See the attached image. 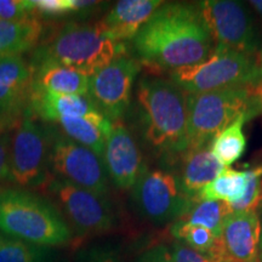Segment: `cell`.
Here are the masks:
<instances>
[{
    "instance_id": "6da1fadb",
    "label": "cell",
    "mask_w": 262,
    "mask_h": 262,
    "mask_svg": "<svg viewBox=\"0 0 262 262\" xmlns=\"http://www.w3.org/2000/svg\"><path fill=\"white\" fill-rule=\"evenodd\" d=\"M137 60L152 71L170 72L206 60L214 40L198 6L163 4L133 39Z\"/></svg>"
},
{
    "instance_id": "7a4b0ae2",
    "label": "cell",
    "mask_w": 262,
    "mask_h": 262,
    "mask_svg": "<svg viewBox=\"0 0 262 262\" xmlns=\"http://www.w3.org/2000/svg\"><path fill=\"white\" fill-rule=\"evenodd\" d=\"M136 101L143 139L162 155L180 156L189 148L186 93L171 80L142 77Z\"/></svg>"
},
{
    "instance_id": "3957f363",
    "label": "cell",
    "mask_w": 262,
    "mask_h": 262,
    "mask_svg": "<svg viewBox=\"0 0 262 262\" xmlns=\"http://www.w3.org/2000/svg\"><path fill=\"white\" fill-rule=\"evenodd\" d=\"M0 233L48 248L73 239V231L56 206L25 189L0 191Z\"/></svg>"
},
{
    "instance_id": "277c9868",
    "label": "cell",
    "mask_w": 262,
    "mask_h": 262,
    "mask_svg": "<svg viewBox=\"0 0 262 262\" xmlns=\"http://www.w3.org/2000/svg\"><path fill=\"white\" fill-rule=\"evenodd\" d=\"M125 54V42L112 40L100 22L94 25L70 22L62 26L49 41L35 49L32 60L54 61L93 77Z\"/></svg>"
},
{
    "instance_id": "5b68a950",
    "label": "cell",
    "mask_w": 262,
    "mask_h": 262,
    "mask_svg": "<svg viewBox=\"0 0 262 262\" xmlns=\"http://www.w3.org/2000/svg\"><path fill=\"white\" fill-rule=\"evenodd\" d=\"M189 148L210 146L211 140L242 114L262 112V83L201 94H186Z\"/></svg>"
},
{
    "instance_id": "8992f818",
    "label": "cell",
    "mask_w": 262,
    "mask_h": 262,
    "mask_svg": "<svg viewBox=\"0 0 262 262\" xmlns=\"http://www.w3.org/2000/svg\"><path fill=\"white\" fill-rule=\"evenodd\" d=\"M54 127L28 110L12 130L9 182L19 188L41 187L51 178L50 150Z\"/></svg>"
},
{
    "instance_id": "52a82bcc",
    "label": "cell",
    "mask_w": 262,
    "mask_h": 262,
    "mask_svg": "<svg viewBox=\"0 0 262 262\" xmlns=\"http://www.w3.org/2000/svg\"><path fill=\"white\" fill-rule=\"evenodd\" d=\"M170 80L186 94L261 83L257 66L251 56L219 47L201 63L170 72Z\"/></svg>"
},
{
    "instance_id": "ba28073f",
    "label": "cell",
    "mask_w": 262,
    "mask_h": 262,
    "mask_svg": "<svg viewBox=\"0 0 262 262\" xmlns=\"http://www.w3.org/2000/svg\"><path fill=\"white\" fill-rule=\"evenodd\" d=\"M42 188L63 211L71 229L80 238L101 235L116 226V212L107 195L97 194L73 183L51 176Z\"/></svg>"
},
{
    "instance_id": "9c48e42d",
    "label": "cell",
    "mask_w": 262,
    "mask_h": 262,
    "mask_svg": "<svg viewBox=\"0 0 262 262\" xmlns=\"http://www.w3.org/2000/svg\"><path fill=\"white\" fill-rule=\"evenodd\" d=\"M131 201L137 214L153 225L180 220L198 202L183 191L175 173L165 170H147L131 188Z\"/></svg>"
},
{
    "instance_id": "30bf717a",
    "label": "cell",
    "mask_w": 262,
    "mask_h": 262,
    "mask_svg": "<svg viewBox=\"0 0 262 262\" xmlns=\"http://www.w3.org/2000/svg\"><path fill=\"white\" fill-rule=\"evenodd\" d=\"M50 171L56 179L97 194H108L110 178L102 158L55 127L50 150Z\"/></svg>"
},
{
    "instance_id": "8fae6325",
    "label": "cell",
    "mask_w": 262,
    "mask_h": 262,
    "mask_svg": "<svg viewBox=\"0 0 262 262\" xmlns=\"http://www.w3.org/2000/svg\"><path fill=\"white\" fill-rule=\"evenodd\" d=\"M199 11L210 32L215 47L251 55L256 51L258 35L247 9L232 0L199 2Z\"/></svg>"
},
{
    "instance_id": "7c38bea8",
    "label": "cell",
    "mask_w": 262,
    "mask_h": 262,
    "mask_svg": "<svg viewBox=\"0 0 262 262\" xmlns=\"http://www.w3.org/2000/svg\"><path fill=\"white\" fill-rule=\"evenodd\" d=\"M141 67L137 58L125 54L90 77L89 96L111 123L119 122L126 113Z\"/></svg>"
},
{
    "instance_id": "4fadbf2b",
    "label": "cell",
    "mask_w": 262,
    "mask_h": 262,
    "mask_svg": "<svg viewBox=\"0 0 262 262\" xmlns=\"http://www.w3.org/2000/svg\"><path fill=\"white\" fill-rule=\"evenodd\" d=\"M32 75L24 55L0 58V126L15 129L29 110Z\"/></svg>"
},
{
    "instance_id": "5bb4252c",
    "label": "cell",
    "mask_w": 262,
    "mask_h": 262,
    "mask_svg": "<svg viewBox=\"0 0 262 262\" xmlns=\"http://www.w3.org/2000/svg\"><path fill=\"white\" fill-rule=\"evenodd\" d=\"M102 160L108 178L119 189H131L147 171L139 145L120 120L113 123Z\"/></svg>"
},
{
    "instance_id": "9a60e30c",
    "label": "cell",
    "mask_w": 262,
    "mask_h": 262,
    "mask_svg": "<svg viewBox=\"0 0 262 262\" xmlns=\"http://www.w3.org/2000/svg\"><path fill=\"white\" fill-rule=\"evenodd\" d=\"M261 221L257 211L231 212L224 222L221 244L226 262H258Z\"/></svg>"
},
{
    "instance_id": "2e32d148",
    "label": "cell",
    "mask_w": 262,
    "mask_h": 262,
    "mask_svg": "<svg viewBox=\"0 0 262 262\" xmlns=\"http://www.w3.org/2000/svg\"><path fill=\"white\" fill-rule=\"evenodd\" d=\"M163 4L160 0H120L101 19L100 25L112 40L124 42L135 38Z\"/></svg>"
},
{
    "instance_id": "e0dca14e",
    "label": "cell",
    "mask_w": 262,
    "mask_h": 262,
    "mask_svg": "<svg viewBox=\"0 0 262 262\" xmlns=\"http://www.w3.org/2000/svg\"><path fill=\"white\" fill-rule=\"evenodd\" d=\"M32 67V93L89 95L90 77L54 61H29ZM31 93V94H32Z\"/></svg>"
},
{
    "instance_id": "ac0fdd59",
    "label": "cell",
    "mask_w": 262,
    "mask_h": 262,
    "mask_svg": "<svg viewBox=\"0 0 262 262\" xmlns=\"http://www.w3.org/2000/svg\"><path fill=\"white\" fill-rule=\"evenodd\" d=\"M179 157L180 168L176 178L183 191L196 201H199V192L226 169L212 155L209 146L188 148Z\"/></svg>"
},
{
    "instance_id": "d6986e66",
    "label": "cell",
    "mask_w": 262,
    "mask_h": 262,
    "mask_svg": "<svg viewBox=\"0 0 262 262\" xmlns=\"http://www.w3.org/2000/svg\"><path fill=\"white\" fill-rule=\"evenodd\" d=\"M29 110L44 123H56L63 117H84L100 112L89 95L32 93Z\"/></svg>"
},
{
    "instance_id": "ffe728a7",
    "label": "cell",
    "mask_w": 262,
    "mask_h": 262,
    "mask_svg": "<svg viewBox=\"0 0 262 262\" xmlns=\"http://www.w3.org/2000/svg\"><path fill=\"white\" fill-rule=\"evenodd\" d=\"M66 136L80 143L102 158L106 141L112 130L111 123L101 112L84 117H63L56 123Z\"/></svg>"
},
{
    "instance_id": "44dd1931",
    "label": "cell",
    "mask_w": 262,
    "mask_h": 262,
    "mask_svg": "<svg viewBox=\"0 0 262 262\" xmlns=\"http://www.w3.org/2000/svg\"><path fill=\"white\" fill-rule=\"evenodd\" d=\"M44 33V25L37 16L4 21L0 19V58L24 55L37 49Z\"/></svg>"
},
{
    "instance_id": "7402d4cb",
    "label": "cell",
    "mask_w": 262,
    "mask_h": 262,
    "mask_svg": "<svg viewBox=\"0 0 262 262\" xmlns=\"http://www.w3.org/2000/svg\"><path fill=\"white\" fill-rule=\"evenodd\" d=\"M250 118V114H242L211 140L209 146L211 153L225 168H228L244 155L247 139L243 133V126Z\"/></svg>"
},
{
    "instance_id": "603a6c76",
    "label": "cell",
    "mask_w": 262,
    "mask_h": 262,
    "mask_svg": "<svg viewBox=\"0 0 262 262\" xmlns=\"http://www.w3.org/2000/svg\"><path fill=\"white\" fill-rule=\"evenodd\" d=\"M170 233L173 239L182 242L198 253L206 255L214 262H219V258L221 257V239L203 226L192 225L185 220H178L172 222Z\"/></svg>"
},
{
    "instance_id": "cb8c5ba5",
    "label": "cell",
    "mask_w": 262,
    "mask_h": 262,
    "mask_svg": "<svg viewBox=\"0 0 262 262\" xmlns=\"http://www.w3.org/2000/svg\"><path fill=\"white\" fill-rule=\"evenodd\" d=\"M248 170L226 168L214 181L199 192V201H219L232 205L242 198L247 188Z\"/></svg>"
},
{
    "instance_id": "d4e9b609",
    "label": "cell",
    "mask_w": 262,
    "mask_h": 262,
    "mask_svg": "<svg viewBox=\"0 0 262 262\" xmlns=\"http://www.w3.org/2000/svg\"><path fill=\"white\" fill-rule=\"evenodd\" d=\"M52 248L40 247L0 233V262H58Z\"/></svg>"
},
{
    "instance_id": "484cf974",
    "label": "cell",
    "mask_w": 262,
    "mask_h": 262,
    "mask_svg": "<svg viewBox=\"0 0 262 262\" xmlns=\"http://www.w3.org/2000/svg\"><path fill=\"white\" fill-rule=\"evenodd\" d=\"M28 8L37 17L57 18L70 15L90 14L94 9L102 4L94 0H27Z\"/></svg>"
},
{
    "instance_id": "4316f807",
    "label": "cell",
    "mask_w": 262,
    "mask_h": 262,
    "mask_svg": "<svg viewBox=\"0 0 262 262\" xmlns=\"http://www.w3.org/2000/svg\"><path fill=\"white\" fill-rule=\"evenodd\" d=\"M231 214L227 203L219 201H198L191 211L180 220H185L192 225L203 226L220 238L222 226L226 217Z\"/></svg>"
},
{
    "instance_id": "83f0119b",
    "label": "cell",
    "mask_w": 262,
    "mask_h": 262,
    "mask_svg": "<svg viewBox=\"0 0 262 262\" xmlns=\"http://www.w3.org/2000/svg\"><path fill=\"white\" fill-rule=\"evenodd\" d=\"M262 204V165L248 170V183L243 196L228 205L231 212L256 211Z\"/></svg>"
},
{
    "instance_id": "f1b7e54d",
    "label": "cell",
    "mask_w": 262,
    "mask_h": 262,
    "mask_svg": "<svg viewBox=\"0 0 262 262\" xmlns=\"http://www.w3.org/2000/svg\"><path fill=\"white\" fill-rule=\"evenodd\" d=\"M77 262H125L122 249L113 243H94L80 249L75 255Z\"/></svg>"
},
{
    "instance_id": "f546056e",
    "label": "cell",
    "mask_w": 262,
    "mask_h": 262,
    "mask_svg": "<svg viewBox=\"0 0 262 262\" xmlns=\"http://www.w3.org/2000/svg\"><path fill=\"white\" fill-rule=\"evenodd\" d=\"M31 16L34 15L28 8L27 0H0V19L19 21Z\"/></svg>"
},
{
    "instance_id": "4dcf8cb0",
    "label": "cell",
    "mask_w": 262,
    "mask_h": 262,
    "mask_svg": "<svg viewBox=\"0 0 262 262\" xmlns=\"http://www.w3.org/2000/svg\"><path fill=\"white\" fill-rule=\"evenodd\" d=\"M12 130L0 126V191L3 185L9 182L10 171V143H11Z\"/></svg>"
},
{
    "instance_id": "1f68e13d",
    "label": "cell",
    "mask_w": 262,
    "mask_h": 262,
    "mask_svg": "<svg viewBox=\"0 0 262 262\" xmlns=\"http://www.w3.org/2000/svg\"><path fill=\"white\" fill-rule=\"evenodd\" d=\"M169 249L171 251L172 258L175 262H214L206 255L193 250L188 245L180 241H176V239H173L171 247Z\"/></svg>"
},
{
    "instance_id": "d6a6232c",
    "label": "cell",
    "mask_w": 262,
    "mask_h": 262,
    "mask_svg": "<svg viewBox=\"0 0 262 262\" xmlns=\"http://www.w3.org/2000/svg\"><path fill=\"white\" fill-rule=\"evenodd\" d=\"M136 262H175L170 249L164 244H158L147 249L137 257Z\"/></svg>"
},
{
    "instance_id": "836d02e7",
    "label": "cell",
    "mask_w": 262,
    "mask_h": 262,
    "mask_svg": "<svg viewBox=\"0 0 262 262\" xmlns=\"http://www.w3.org/2000/svg\"><path fill=\"white\" fill-rule=\"evenodd\" d=\"M250 5L262 16V0H253V2H250Z\"/></svg>"
},
{
    "instance_id": "e575fe53",
    "label": "cell",
    "mask_w": 262,
    "mask_h": 262,
    "mask_svg": "<svg viewBox=\"0 0 262 262\" xmlns=\"http://www.w3.org/2000/svg\"><path fill=\"white\" fill-rule=\"evenodd\" d=\"M256 66L258 70V75H260V80L262 83V54L260 55V57H258V62L256 63Z\"/></svg>"
},
{
    "instance_id": "d590c367",
    "label": "cell",
    "mask_w": 262,
    "mask_h": 262,
    "mask_svg": "<svg viewBox=\"0 0 262 262\" xmlns=\"http://www.w3.org/2000/svg\"><path fill=\"white\" fill-rule=\"evenodd\" d=\"M260 253L262 254V225H261V243H260Z\"/></svg>"
},
{
    "instance_id": "8d00e7d4",
    "label": "cell",
    "mask_w": 262,
    "mask_h": 262,
    "mask_svg": "<svg viewBox=\"0 0 262 262\" xmlns=\"http://www.w3.org/2000/svg\"><path fill=\"white\" fill-rule=\"evenodd\" d=\"M58 262H67V261H64V260H60Z\"/></svg>"
}]
</instances>
